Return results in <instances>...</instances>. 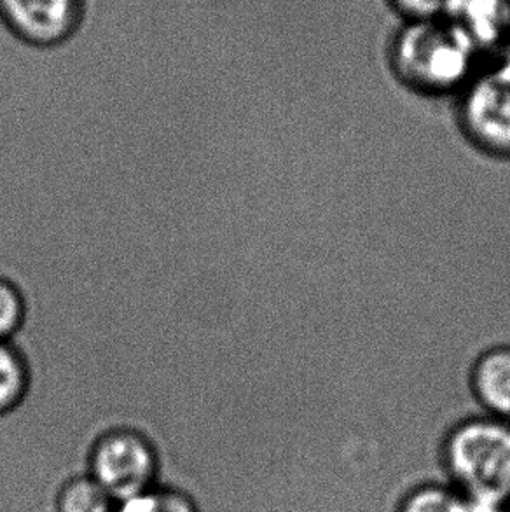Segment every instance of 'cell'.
Instances as JSON below:
<instances>
[{"label":"cell","instance_id":"obj_1","mask_svg":"<svg viewBox=\"0 0 510 512\" xmlns=\"http://www.w3.org/2000/svg\"><path fill=\"white\" fill-rule=\"evenodd\" d=\"M441 467L463 495L510 502V423L497 416L458 423L442 441Z\"/></svg>","mask_w":510,"mask_h":512},{"label":"cell","instance_id":"obj_2","mask_svg":"<svg viewBox=\"0 0 510 512\" xmlns=\"http://www.w3.org/2000/svg\"><path fill=\"white\" fill-rule=\"evenodd\" d=\"M479 49L453 20L406 21L393 41V62L418 88L446 91L465 83Z\"/></svg>","mask_w":510,"mask_h":512},{"label":"cell","instance_id":"obj_3","mask_svg":"<svg viewBox=\"0 0 510 512\" xmlns=\"http://www.w3.org/2000/svg\"><path fill=\"white\" fill-rule=\"evenodd\" d=\"M84 0H0V25L21 46L58 49L76 41Z\"/></svg>","mask_w":510,"mask_h":512},{"label":"cell","instance_id":"obj_4","mask_svg":"<svg viewBox=\"0 0 510 512\" xmlns=\"http://www.w3.org/2000/svg\"><path fill=\"white\" fill-rule=\"evenodd\" d=\"M90 476L121 502L156 486L158 460L144 437L112 432L93 451Z\"/></svg>","mask_w":510,"mask_h":512},{"label":"cell","instance_id":"obj_5","mask_svg":"<svg viewBox=\"0 0 510 512\" xmlns=\"http://www.w3.org/2000/svg\"><path fill=\"white\" fill-rule=\"evenodd\" d=\"M465 118L486 146L510 151V46L497 67L470 86Z\"/></svg>","mask_w":510,"mask_h":512},{"label":"cell","instance_id":"obj_6","mask_svg":"<svg viewBox=\"0 0 510 512\" xmlns=\"http://www.w3.org/2000/svg\"><path fill=\"white\" fill-rule=\"evenodd\" d=\"M483 51L510 46V0H460L449 18Z\"/></svg>","mask_w":510,"mask_h":512},{"label":"cell","instance_id":"obj_7","mask_svg":"<svg viewBox=\"0 0 510 512\" xmlns=\"http://www.w3.org/2000/svg\"><path fill=\"white\" fill-rule=\"evenodd\" d=\"M479 401L491 415L510 418V348H497L479 360L474 373Z\"/></svg>","mask_w":510,"mask_h":512},{"label":"cell","instance_id":"obj_8","mask_svg":"<svg viewBox=\"0 0 510 512\" xmlns=\"http://www.w3.org/2000/svg\"><path fill=\"white\" fill-rule=\"evenodd\" d=\"M465 497L449 483H421L407 490L395 512H463Z\"/></svg>","mask_w":510,"mask_h":512},{"label":"cell","instance_id":"obj_9","mask_svg":"<svg viewBox=\"0 0 510 512\" xmlns=\"http://www.w3.org/2000/svg\"><path fill=\"white\" fill-rule=\"evenodd\" d=\"M116 506L118 502L91 476L69 483L58 500V512H116Z\"/></svg>","mask_w":510,"mask_h":512},{"label":"cell","instance_id":"obj_10","mask_svg":"<svg viewBox=\"0 0 510 512\" xmlns=\"http://www.w3.org/2000/svg\"><path fill=\"white\" fill-rule=\"evenodd\" d=\"M25 387L27 373L20 353L9 341H0V413L16 406Z\"/></svg>","mask_w":510,"mask_h":512},{"label":"cell","instance_id":"obj_11","mask_svg":"<svg viewBox=\"0 0 510 512\" xmlns=\"http://www.w3.org/2000/svg\"><path fill=\"white\" fill-rule=\"evenodd\" d=\"M116 512H196V509L186 495L161 486H152L147 492L118 502Z\"/></svg>","mask_w":510,"mask_h":512},{"label":"cell","instance_id":"obj_12","mask_svg":"<svg viewBox=\"0 0 510 512\" xmlns=\"http://www.w3.org/2000/svg\"><path fill=\"white\" fill-rule=\"evenodd\" d=\"M406 21L449 20L460 0H390Z\"/></svg>","mask_w":510,"mask_h":512},{"label":"cell","instance_id":"obj_13","mask_svg":"<svg viewBox=\"0 0 510 512\" xmlns=\"http://www.w3.org/2000/svg\"><path fill=\"white\" fill-rule=\"evenodd\" d=\"M23 319V303L20 292L0 278V341H7Z\"/></svg>","mask_w":510,"mask_h":512},{"label":"cell","instance_id":"obj_14","mask_svg":"<svg viewBox=\"0 0 510 512\" xmlns=\"http://www.w3.org/2000/svg\"><path fill=\"white\" fill-rule=\"evenodd\" d=\"M465 511L463 512H509L510 502L488 497V495H463Z\"/></svg>","mask_w":510,"mask_h":512},{"label":"cell","instance_id":"obj_15","mask_svg":"<svg viewBox=\"0 0 510 512\" xmlns=\"http://www.w3.org/2000/svg\"><path fill=\"white\" fill-rule=\"evenodd\" d=\"M509 512H510V509H509Z\"/></svg>","mask_w":510,"mask_h":512}]
</instances>
